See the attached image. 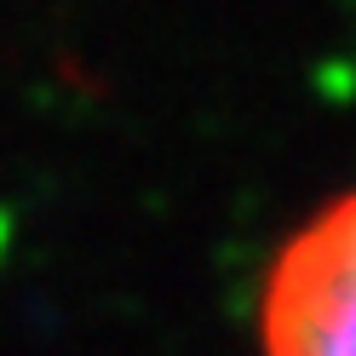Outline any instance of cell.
<instances>
[{
    "mask_svg": "<svg viewBox=\"0 0 356 356\" xmlns=\"http://www.w3.org/2000/svg\"><path fill=\"white\" fill-rule=\"evenodd\" d=\"M264 339L270 356H356V195L282 253Z\"/></svg>",
    "mask_w": 356,
    "mask_h": 356,
    "instance_id": "1",
    "label": "cell"
},
{
    "mask_svg": "<svg viewBox=\"0 0 356 356\" xmlns=\"http://www.w3.org/2000/svg\"><path fill=\"white\" fill-rule=\"evenodd\" d=\"M6 241H12V218L0 213V253H6Z\"/></svg>",
    "mask_w": 356,
    "mask_h": 356,
    "instance_id": "2",
    "label": "cell"
}]
</instances>
